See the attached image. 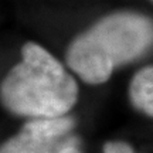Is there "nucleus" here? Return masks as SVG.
I'll return each mask as SVG.
<instances>
[{"label":"nucleus","instance_id":"3","mask_svg":"<svg viewBox=\"0 0 153 153\" xmlns=\"http://www.w3.org/2000/svg\"><path fill=\"white\" fill-rule=\"evenodd\" d=\"M75 119L60 116L50 119H31L14 136L3 142L0 153H62L67 148L81 145L72 135Z\"/></svg>","mask_w":153,"mask_h":153},{"label":"nucleus","instance_id":"5","mask_svg":"<svg viewBox=\"0 0 153 153\" xmlns=\"http://www.w3.org/2000/svg\"><path fill=\"white\" fill-rule=\"evenodd\" d=\"M102 153H136L131 145L122 140H109L104 145Z\"/></svg>","mask_w":153,"mask_h":153},{"label":"nucleus","instance_id":"4","mask_svg":"<svg viewBox=\"0 0 153 153\" xmlns=\"http://www.w3.org/2000/svg\"><path fill=\"white\" fill-rule=\"evenodd\" d=\"M129 101L139 112L153 118V65L143 67L129 82Z\"/></svg>","mask_w":153,"mask_h":153},{"label":"nucleus","instance_id":"6","mask_svg":"<svg viewBox=\"0 0 153 153\" xmlns=\"http://www.w3.org/2000/svg\"><path fill=\"white\" fill-rule=\"evenodd\" d=\"M62 153H82L81 152V145H74V146H70V148H67Z\"/></svg>","mask_w":153,"mask_h":153},{"label":"nucleus","instance_id":"1","mask_svg":"<svg viewBox=\"0 0 153 153\" xmlns=\"http://www.w3.org/2000/svg\"><path fill=\"white\" fill-rule=\"evenodd\" d=\"M153 50V19L135 10L105 14L74 37L65 51L68 68L89 85H101L120 65Z\"/></svg>","mask_w":153,"mask_h":153},{"label":"nucleus","instance_id":"2","mask_svg":"<svg viewBox=\"0 0 153 153\" xmlns=\"http://www.w3.org/2000/svg\"><path fill=\"white\" fill-rule=\"evenodd\" d=\"M78 94L75 78L34 41L22 47V61L7 72L0 87L6 109L30 119L65 116L76 104Z\"/></svg>","mask_w":153,"mask_h":153},{"label":"nucleus","instance_id":"7","mask_svg":"<svg viewBox=\"0 0 153 153\" xmlns=\"http://www.w3.org/2000/svg\"><path fill=\"white\" fill-rule=\"evenodd\" d=\"M152 1H153V0H152Z\"/></svg>","mask_w":153,"mask_h":153}]
</instances>
